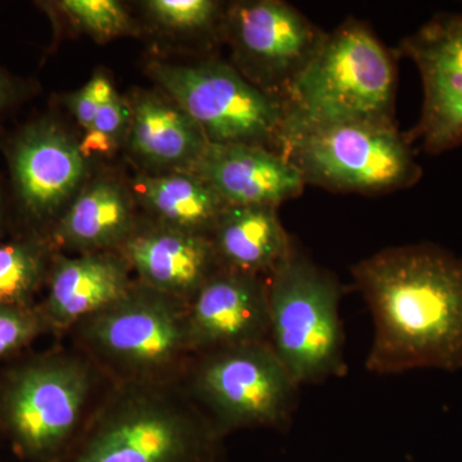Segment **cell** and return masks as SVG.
I'll list each match as a JSON object with an SVG mask.
<instances>
[{"label": "cell", "mask_w": 462, "mask_h": 462, "mask_svg": "<svg viewBox=\"0 0 462 462\" xmlns=\"http://www.w3.org/2000/svg\"><path fill=\"white\" fill-rule=\"evenodd\" d=\"M23 205L39 218L56 215L85 173L79 143L56 126H39L21 139L14 158Z\"/></svg>", "instance_id": "2e32d148"}, {"label": "cell", "mask_w": 462, "mask_h": 462, "mask_svg": "<svg viewBox=\"0 0 462 462\" xmlns=\"http://www.w3.org/2000/svg\"><path fill=\"white\" fill-rule=\"evenodd\" d=\"M0 437H2V436H0Z\"/></svg>", "instance_id": "f546056e"}, {"label": "cell", "mask_w": 462, "mask_h": 462, "mask_svg": "<svg viewBox=\"0 0 462 462\" xmlns=\"http://www.w3.org/2000/svg\"><path fill=\"white\" fill-rule=\"evenodd\" d=\"M103 383L108 382L74 346L18 358L0 373V436L27 461L62 462Z\"/></svg>", "instance_id": "277c9868"}, {"label": "cell", "mask_w": 462, "mask_h": 462, "mask_svg": "<svg viewBox=\"0 0 462 462\" xmlns=\"http://www.w3.org/2000/svg\"><path fill=\"white\" fill-rule=\"evenodd\" d=\"M276 207L227 206L209 239L223 269L267 279L294 247Z\"/></svg>", "instance_id": "e0dca14e"}, {"label": "cell", "mask_w": 462, "mask_h": 462, "mask_svg": "<svg viewBox=\"0 0 462 462\" xmlns=\"http://www.w3.org/2000/svg\"><path fill=\"white\" fill-rule=\"evenodd\" d=\"M136 225L129 196L118 182L90 184L60 218L53 243L79 254L118 252Z\"/></svg>", "instance_id": "d6986e66"}, {"label": "cell", "mask_w": 462, "mask_h": 462, "mask_svg": "<svg viewBox=\"0 0 462 462\" xmlns=\"http://www.w3.org/2000/svg\"><path fill=\"white\" fill-rule=\"evenodd\" d=\"M266 282L267 342L298 387L345 375L337 279L294 245Z\"/></svg>", "instance_id": "8992f818"}, {"label": "cell", "mask_w": 462, "mask_h": 462, "mask_svg": "<svg viewBox=\"0 0 462 462\" xmlns=\"http://www.w3.org/2000/svg\"><path fill=\"white\" fill-rule=\"evenodd\" d=\"M130 120H132V109L121 97H118V94H116L111 102L99 107L91 129L107 134L116 139L118 134L130 124Z\"/></svg>", "instance_id": "d4e9b609"}, {"label": "cell", "mask_w": 462, "mask_h": 462, "mask_svg": "<svg viewBox=\"0 0 462 462\" xmlns=\"http://www.w3.org/2000/svg\"><path fill=\"white\" fill-rule=\"evenodd\" d=\"M394 58L369 26L348 18L327 33L320 50L282 98V143L345 124L396 125Z\"/></svg>", "instance_id": "3957f363"}, {"label": "cell", "mask_w": 462, "mask_h": 462, "mask_svg": "<svg viewBox=\"0 0 462 462\" xmlns=\"http://www.w3.org/2000/svg\"><path fill=\"white\" fill-rule=\"evenodd\" d=\"M116 139L107 134H103L96 129H89L85 132L83 141L79 143L81 154L85 158L93 154H105L115 148Z\"/></svg>", "instance_id": "4316f807"}, {"label": "cell", "mask_w": 462, "mask_h": 462, "mask_svg": "<svg viewBox=\"0 0 462 462\" xmlns=\"http://www.w3.org/2000/svg\"><path fill=\"white\" fill-rule=\"evenodd\" d=\"M181 383L223 439L287 428L300 388L267 342L197 355Z\"/></svg>", "instance_id": "52a82bcc"}, {"label": "cell", "mask_w": 462, "mask_h": 462, "mask_svg": "<svg viewBox=\"0 0 462 462\" xmlns=\"http://www.w3.org/2000/svg\"><path fill=\"white\" fill-rule=\"evenodd\" d=\"M85 87L89 90L91 97L98 103L100 107L111 102L116 94H117L114 89V85L109 81V79L102 74L94 76Z\"/></svg>", "instance_id": "83f0119b"}, {"label": "cell", "mask_w": 462, "mask_h": 462, "mask_svg": "<svg viewBox=\"0 0 462 462\" xmlns=\"http://www.w3.org/2000/svg\"><path fill=\"white\" fill-rule=\"evenodd\" d=\"M135 194L157 224L209 236L226 208L216 191L191 172L142 176Z\"/></svg>", "instance_id": "ffe728a7"}, {"label": "cell", "mask_w": 462, "mask_h": 462, "mask_svg": "<svg viewBox=\"0 0 462 462\" xmlns=\"http://www.w3.org/2000/svg\"><path fill=\"white\" fill-rule=\"evenodd\" d=\"M69 334L109 384L181 382L196 357L188 303L136 281Z\"/></svg>", "instance_id": "5b68a950"}, {"label": "cell", "mask_w": 462, "mask_h": 462, "mask_svg": "<svg viewBox=\"0 0 462 462\" xmlns=\"http://www.w3.org/2000/svg\"><path fill=\"white\" fill-rule=\"evenodd\" d=\"M188 322L196 356L267 342L266 279L221 267L188 302Z\"/></svg>", "instance_id": "7c38bea8"}, {"label": "cell", "mask_w": 462, "mask_h": 462, "mask_svg": "<svg viewBox=\"0 0 462 462\" xmlns=\"http://www.w3.org/2000/svg\"><path fill=\"white\" fill-rule=\"evenodd\" d=\"M60 7L72 21L99 39H111L127 32L129 16L116 0H65Z\"/></svg>", "instance_id": "7402d4cb"}, {"label": "cell", "mask_w": 462, "mask_h": 462, "mask_svg": "<svg viewBox=\"0 0 462 462\" xmlns=\"http://www.w3.org/2000/svg\"><path fill=\"white\" fill-rule=\"evenodd\" d=\"M149 71L211 144L257 145L279 153L285 120L282 100L258 89L233 67L153 62Z\"/></svg>", "instance_id": "9c48e42d"}, {"label": "cell", "mask_w": 462, "mask_h": 462, "mask_svg": "<svg viewBox=\"0 0 462 462\" xmlns=\"http://www.w3.org/2000/svg\"><path fill=\"white\" fill-rule=\"evenodd\" d=\"M374 320L369 372L462 367V257L434 245L383 249L352 267Z\"/></svg>", "instance_id": "6da1fadb"}, {"label": "cell", "mask_w": 462, "mask_h": 462, "mask_svg": "<svg viewBox=\"0 0 462 462\" xmlns=\"http://www.w3.org/2000/svg\"><path fill=\"white\" fill-rule=\"evenodd\" d=\"M132 273L120 252L54 256L47 296L38 303L48 333L65 336L79 322L114 305L135 282Z\"/></svg>", "instance_id": "4fadbf2b"}, {"label": "cell", "mask_w": 462, "mask_h": 462, "mask_svg": "<svg viewBox=\"0 0 462 462\" xmlns=\"http://www.w3.org/2000/svg\"><path fill=\"white\" fill-rule=\"evenodd\" d=\"M221 442L181 382L108 384L62 462H223Z\"/></svg>", "instance_id": "7a4b0ae2"}, {"label": "cell", "mask_w": 462, "mask_h": 462, "mask_svg": "<svg viewBox=\"0 0 462 462\" xmlns=\"http://www.w3.org/2000/svg\"><path fill=\"white\" fill-rule=\"evenodd\" d=\"M149 14L175 32H205L214 25L220 5L212 0H149Z\"/></svg>", "instance_id": "603a6c76"}, {"label": "cell", "mask_w": 462, "mask_h": 462, "mask_svg": "<svg viewBox=\"0 0 462 462\" xmlns=\"http://www.w3.org/2000/svg\"><path fill=\"white\" fill-rule=\"evenodd\" d=\"M48 333L38 305H0V360L14 357Z\"/></svg>", "instance_id": "cb8c5ba5"}, {"label": "cell", "mask_w": 462, "mask_h": 462, "mask_svg": "<svg viewBox=\"0 0 462 462\" xmlns=\"http://www.w3.org/2000/svg\"><path fill=\"white\" fill-rule=\"evenodd\" d=\"M226 30L242 75L281 100L327 36L281 0L236 3L227 12Z\"/></svg>", "instance_id": "30bf717a"}, {"label": "cell", "mask_w": 462, "mask_h": 462, "mask_svg": "<svg viewBox=\"0 0 462 462\" xmlns=\"http://www.w3.org/2000/svg\"><path fill=\"white\" fill-rule=\"evenodd\" d=\"M51 245L29 239L0 245V305L36 306L35 296L47 284Z\"/></svg>", "instance_id": "44dd1931"}, {"label": "cell", "mask_w": 462, "mask_h": 462, "mask_svg": "<svg viewBox=\"0 0 462 462\" xmlns=\"http://www.w3.org/2000/svg\"><path fill=\"white\" fill-rule=\"evenodd\" d=\"M5 97H7V85H5V80L0 78V105L5 102Z\"/></svg>", "instance_id": "f1b7e54d"}, {"label": "cell", "mask_w": 462, "mask_h": 462, "mask_svg": "<svg viewBox=\"0 0 462 462\" xmlns=\"http://www.w3.org/2000/svg\"><path fill=\"white\" fill-rule=\"evenodd\" d=\"M191 173L216 191L226 206L282 205L306 187L302 173L278 152L257 145L211 144Z\"/></svg>", "instance_id": "9a60e30c"}, {"label": "cell", "mask_w": 462, "mask_h": 462, "mask_svg": "<svg viewBox=\"0 0 462 462\" xmlns=\"http://www.w3.org/2000/svg\"><path fill=\"white\" fill-rule=\"evenodd\" d=\"M205 133L175 102L139 93L130 120V147L145 162L191 172L208 148Z\"/></svg>", "instance_id": "ac0fdd59"}, {"label": "cell", "mask_w": 462, "mask_h": 462, "mask_svg": "<svg viewBox=\"0 0 462 462\" xmlns=\"http://www.w3.org/2000/svg\"><path fill=\"white\" fill-rule=\"evenodd\" d=\"M100 106L94 100L93 97L87 89V87L81 88L78 93L71 97V109L74 112L76 120L84 127L85 132L93 126L96 116L98 114Z\"/></svg>", "instance_id": "484cf974"}, {"label": "cell", "mask_w": 462, "mask_h": 462, "mask_svg": "<svg viewBox=\"0 0 462 462\" xmlns=\"http://www.w3.org/2000/svg\"><path fill=\"white\" fill-rule=\"evenodd\" d=\"M118 252L136 282L187 303L221 269L209 236L157 223L136 226Z\"/></svg>", "instance_id": "5bb4252c"}, {"label": "cell", "mask_w": 462, "mask_h": 462, "mask_svg": "<svg viewBox=\"0 0 462 462\" xmlns=\"http://www.w3.org/2000/svg\"><path fill=\"white\" fill-rule=\"evenodd\" d=\"M420 72L422 107L410 141L440 154L462 145V12L439 14L400 44Z\"/></svg>", "instance_id": "8fae6325"}, {"label": "cell", "mask_w": 462, "mask_h": 462, "mask_svg": "<svg viewBox=\"0 0 462 462\" xmlns=\"http://www.w3.org/2000/svg\"><path fill=\"white\" fill-rule=\"evenodd\" d=\"M279 153L306 184L346 193L382 194L420 180L409 136L396 125L345 124L322 127L282 143Z\"/></svg>", "instance_id": "ba28073f"}]
</instances>
